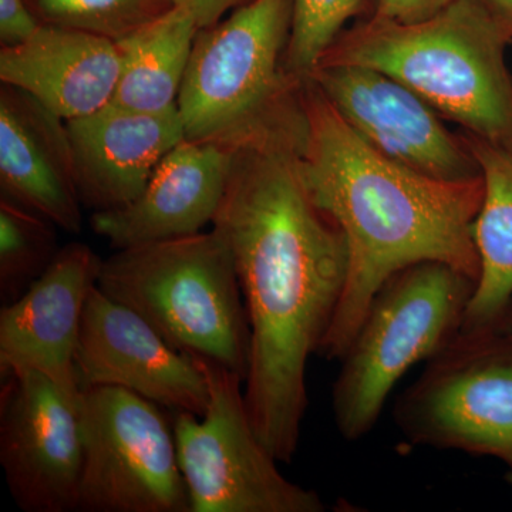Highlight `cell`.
I'll return each mask as SVG.
<instances>
[{"label":"cell","instance_id":"6","mask_svg":"<svg viewBox=\"0 0 512 512\" xmlns=\"http://www.w3.org/2000/svg\"><path fill=\"white\" fill-rule=\"evenodd\" d=\"M476 286V279L436 261L407 266L380 286L333 383V419L343 439L369 434L397 382L454 339Z\"/></svg>","mask_w":512,"mask_h":512},{"label":"cell","instance_id":"12","mask_svg":"<svg viewBox=\"0 0 512 512\" xmlns=\"http://www.w3.org/2000/svg\"><path fill=\"white\" fill-rule=\"evenodd\" d=\"M80 387L114 386L174 413L202 416L207 379L191 356L174 349L127 306L94 286L76 349Z\"/></svg>","mask_w":512,"mask_h":512},{"label":"cell","instance_id":"18","mask_svg":"<svg viewBox=\"0 0 512 512\" xmlns=\"http://www.w3.org/2000/svg\"><path fill=\"white\" fill-rule=\"evenodd\" d=\"M198 30L194 16L174 5L117 40L120 76L111 103L146 113L177 109Z\"/></svg>","mask_w":512,"mask_h":512},{"label":"cell","instance_id":"1","mask_svg":"<svg viewBox=\"0 0 512 512\" xmlns=\"http://www.w3.org/2000/svg\"><path fill=\"white\" fill-rule=\"evenodd\" d=\"M298 150L278 141L234 151L212 222L234 255L251 326L249 419L285 464L301 440L309 357L329 332L349 274L345 235L312 201Z\"/></svg>","mask_w":512,"mask_h":512},{"label":"cell","instance_id":"21","mask_svg":"<svg viewBox=\"0 0 512 512\" xmlns=\"http://www.w3.org/2000/svg\"><path fill=\"white\" fill-rule=\"evenodd\" d=\"M43 25L117 40L173 8V0H28Z\"/></svg>","mask_w":512,"mask_h":512},{"label":"cell","instance_id":"15","mask_svg":"<svg viewBox=\"0 0 512 512\" xmlns=\"http://www.w3.org/2000/svg\"><path fill=\"white\" fill-rule=\"evenodd\" d=\"M0 190L57 228L82 231L84 205L66 120L8 84L0 87Z\"/></svg>","mask_w":512,"mask_h":512},{"label":"cell","instance_id":"26","mask_svg":"<svg viewBox=\"0 0 512 512\" xmlns=\"http://www.w3.org/2000/svg\"><path fill=\"white\" fill-rule=\"evenodd\" d=\"M512 32V0H483Z\"/></svg>","mask_w":512,"mask_h":512},{"label":"cell","instance_id":"20","mask_svg":"<svg viewBox=\"0 0 512 512\" xmlns=\"http://www.w3.org/2000/svg\"><path fill=\"white\" fill-rule=\"evenodd\" d=\"M56 225L0 198V302L18 301L55 261Z\"/></svg>","mask_w":512,"mask_h":512},{"label":"cell","instance_id":"10","mask_svg":"<svg viewBox=\"0 0 512 512\" xmlns=\"http://www.w3.org/2000/svg\"><path fill=\"white\" fill-rule=\"evenodd\" d=\"M79 396L35 370L2 376L0 464L26 512L79 508L83 447Z\"/></svg>","mask_w":512,"mask_h":512},{"label":"cell","instance_id":"22","mask_svg":"<svg viewBox=\"0 0 512 512\" xmlns=\"http://www.w3.org/2000/svg\"><path fill=\"white\" fill-rule=\"evenodd\" d=\"M365 0H292V26L286 67L293 76H311L323 55L342 35L343 26Z\"/></svg>","mask_w":512,"mask_h":512},{"label":"cell","instance_id":"28","mask_svg":"<svg viewBox=\"0 0 512 512\" xmlns=\"http://www.w3.org/2000/svg\"><path fill=\"white\" fill-rule=\"evenodd\" d=\"M505 480H507V483L512 487V468L508 470L507 476H505Z\"/></svg>","mask_w":512,"mask_h":512},{"label":"cell","instance_id":"17","mask_svg":"<svg viewBox=\"0 0 512 512\" xmlns=\"http://www.w3.org/2000/svg\"><path fill=\"white\" fill-rule=\"evenodd\" d=\"M119 76L116 42L79 30L42 25L28 42L0 50V82L66 121L111 103Z\"/></svg>","mask_w":512,"mask_h":512},{"label":"cell","instance_id":"7","mask_svg":"<svg viewBox=\"0 0 512 512\" xmlns=\"http://www.w3.org/2000/svg\"><path fill=\"white\" fill-rule=\"evenodd\" d=\"M393 420L413 446L493 457L512 468V326H461L399 397Z\"/></svg>","mask_w":512,"mask_h":512},{"label":"cell","instance_id":"14","mask_svg":"<svg viewBox=\"0 0 512 512\" xmlns=\"http://www.w3.org/2000/svg\"><path fill=\"white\" fill-rule=\"evenodd\" d=\"M232 151L185 138L157 165L141 194L120 210L93 212V231L114 249L198 234L227 191Z\"/></svg>","mask_w":512,"mask_h":512},{"label":"cell","instance_id":"23","mask_svg":"<svg viewBox=\"0 0 512 512\" xmlns=\"http://www.w3.org/2000/svg\"><path fill=\"white\" fill-rule=\"evenodd\" d=\"M43 23L28 0H0V43L13 47L28 42Z\"/></svg>","mask_w":512,"mask_h":512},{"label":"cell","instance_id":"3","mask_svg":"<svg viewBox=\"0 0 512 512\" xmlns=\"http://www.w3.org/2000/svg\"><path fill=\"white\" fill-rule=\"evenodd\" d=\"M512 32L483 0H453L414 23L375 18L342 33L319 63L379 70L466 133L512 157Z\"/></svg>","mask_w":512,"mask_h":512},{"label":"cell","instance_id":"24","mask_svg":"<svg viewBox=\"0 0 512 512\" xmlns=\"http://www.w3.org/2000/svg\"><path fill=\"white\" fill-rule=\"evenodd\" d=\"M453 0H377L376 15L400 23L420 22L436 15Z\"/></svg>","mask_w":512,"mask_h":512},{"label":"cell","instance_id":"27","mask_svg":"<svg viewBox=\"0 0 512 512\" xmlns=\"http://www.w3.org/2000/svg\"><path fill=\"white\" fill-rule=\"evenodd\" d=\"M505 320L512 326V302L511 305L508 306L507 313H505Z\"/></svg>","mask_w":512,"mask_h":512},{"label":"cell","instance_id":"9","mask_svg":"<svg viewBox=\"0 0 512 512\" xmlns=\"http://www.w3.org/2000/svg\"><path fill=\"white\" fill-rule=\"evenodd\" d=\"M83 512H191L174 429L160 406L114 386L79 399Z\"/></svg>","mask_w":512,"mask_h":512},{"label":"cell","instance_id":"5","mask_svg":"<svg viewBox=\"0 0 512 512\" xmlns=\"http://www.w3.org/2000/svg\"><path fill=\"white\" fill-rule=\"evenodd\" d=\"M97 286L174 349L247 379L251 326L234 255L218 229L117 249L101 262Z\"/></svg>","mask_w":512,"mask_h":512},{"label":"cell","instance_id":"4","mask_svg":"<svg viewBox=\"0 0 512 512\" xmlns=\"http://www.w3.org/2000/svg\"><path fill=\"white\" fill-rule=\"evenodd\" d=\"M292 0H249L198 30L177 100L185 138L234 151L301 143L303 80L286 67Z\"/></svg>","mask_w":512,"mask_h":512},{"label":"cell","instance_id":"8","mask_svg":"<svg viewBox=\"0 0 512 512\" xmlns=\"http://www.w3.org/2000/svg\"><path fill=\"white\" fill-rule=\"evenodd\" d=\"M210 389L202 416L175 413L178 464L191 512H323L316 491L282 476L259 440L245 404L244 380L210 359L191 356Z\"/></svg>","mask_w":512,"mask_h":512},{"label":"cell","instance_id":"16","mask_svg":"<svg viewBox=\"0 0 512 512\" xmlns=\"http://www.w3.org/2000/svg\"><path fill=\"white\" fill-rule=\"evenodd\" d=\"M66 126L80 197L93 212L131 204L160 161L185 140L177 109L146 113L109 103Z\"/></svg>","mask_w":512,"mask_h":512},{"label":"cell","instance_id":"2","mask_svg":"<svg viewBox=\"0 0 512 512\" xmlns=\"http://www.w3.org/2000/svg\"><path fill=\"white\" fill-rule=\"evenodd\" d=\"M301 99L303 183L348 244V281L318 352L340 360L373 296L396 272L436 261L478 281L473 224L483 204L484 181L483 175L437 180L382 156L357 136L312 80H303Z\"/></svg>","mask_w":512,"mask_h":512},{"label":"cell","instance_id":"19","mask_svg":"<svg viewBox=\"0 0 512 512\" xmlns=\"http://www.w3.org/2000/svg\"><path fill=\"white\" fill-rule=\"evenodd\" d=\"M464 138L484 181L473 224L480 276L463 322L478 326L504 318L512 302V157L471 134Z\"/></svg>","mask_w":512,"mask_h":512},{"label":"cell","instance_id":"13","mask_svg":"<svg viewBox=\"0 0 512 512\" xmlns=\"http://www.w3.org/2000/svg\"><path fill=\"white\" fill-rule=\"evenodd\" d=\"M101 262L89 245L70 242L18 301L2 306L0 376L35 370L73 396L82 393L76 370L77 342Z\"/></svg>","mask_w":512,"mask_h":512},{"label":"cell","instance_id":"11","mask_svg":"<svg viewBox=\"0 0 512 512\" xmlns=\"http://www.w3.org/2000/svg\"><path fill=\"white\" fill-rule=\"evenodd\" d=\"M308 79L357 136L394 163L443 181L481 177L466 138L450 133L426 100L389 74L319 63Z\"/></svg>","mask_w":512,"mask_h":512},{"label":"cell","instance_id":"25","mask_svg":"<svg viewBox=\"0 0 512 512\" xmlns=\"http://www.w3.org/2000/svg\"><path fill=\"white\" fill-rule=\"evenodd\" d=\"M242 0H173L174 5L183 6L197 20L198 28H208L220 22L228 12L242 5Z\"/></svg>","mask_w":512,"mask_h":512}]
</instances>
